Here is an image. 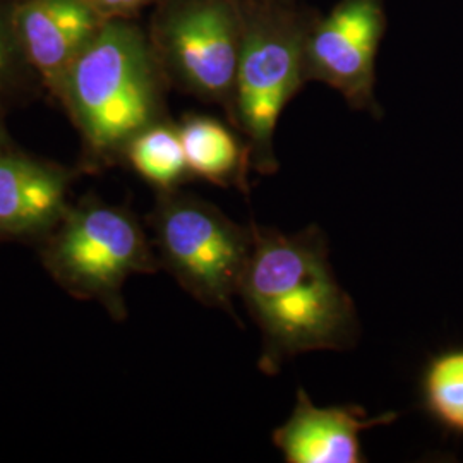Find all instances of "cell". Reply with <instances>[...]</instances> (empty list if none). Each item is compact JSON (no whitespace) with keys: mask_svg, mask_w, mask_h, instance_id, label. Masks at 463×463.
Instances as JSON below:
<instances>
[{"mask_svg":"<svg viewBox=\"0 0 463 463\" xmlns=\"http://www.w3.org/2000/svg\"><path fill=\"white\" fill-rule=\"evenodd\" d=\"M254 246L239 296L261 331L260 369L315 350H347L359 338L355 304L340 287L316 225L287 235L252 223Z\"/></svg>","mask_w":463,"mask_h":463,"instance_id":"1","label":"cell"},{"mask_svg":"<svg viewBox=\"0 0 463 463\" xmlns=\"http://www.w3.org/2000/svg\"><path fill=\"white\" fill-rule=\"evenodd\" d=\"M62 93L90 146L107 153L129 145L158 110L153 66L131 26H103L67 71Z\"/></svg>","mask_w":463,"mask_h":463,"instance_id":"2","label":"cell"},{"mask_svg":"<svg viewBox=\"0 0 463 463\" xmlns=\"http://www.w3.org/2000/svg\"><path fill=\"white\" fill-rule=\"evenodd\" d=\"M42 260L69 294L99 300L117 317H124V283L160 266L137 218L99 201L69 206L45 235Z\"/></svg>","mask_w":463,"mask_h":463,"instance_id":"3","label":"cell"},{"mask_svg":"<svg viewBox=\"0 0 463 463\" xmlns=\"http://www.w3.org/2000/svg\"><path fill=\"white\" fill-rule=\"evenodd\" d=\"M160 265L201 304L233 311V296L254 246V229L239 225L215 204L174 191L158 193L149 215Z\"/></svg>","mask_w":463,"mask_h":463,"instance_id":"4","label":"cell"},{"mask_svg":"<svg viewBox=\"0 0 463 463\" xmlns=\"http://www.w3.org/2000/svg\"><path fill=\"white\" fill-rule=\"evenodd\" d=\"M300 84V50L292 40L254 34L241 50L235 76L241 122L254 145L260 172L277 168L271 141L287 101Z\"/></svg>","mask_w":463,"mask_h":463,"instance_id":"5","label":"cell"},{"mask_svg":"<svg viewBox=\"0 0 463 463\" xmlns=\"http://www.w3.org/2000/svg\"><path fill=\"white\" fill-rule=\"evenodd\" d=\"M395 419V412L367 417L357 405L316 407L298 388L292 414L273 430V445L287 463H363L361 432L388 426Z\"/></svg>","mask_w":463,"mask_h":463,"instance_id":"6","label":"cell"},{"mask_svg":"<svg viewBox=\"0 0 463 463\" xmlns=\"http://www.w3.org/2000/svg\"><path fill=\"white\" fill-rule=\"evenodd\" d=\"M168 42L184 80L206 97H225L235 86L239 55L229 13L218 4L183 11L168 26Z\"/></svg>","mask_w":463,"mask_h":463,"instance_id":"7","label":"cell"},{"mask_svg":"<svg viewBox=\"0 0 463 463\" xmlns=\"http://www.w3.org/2000/svg\"><path fill=\"white\" fill-rule=\"evenodd\" d=\"M381 13L376 0H348L317 30L311 57L323 78L347 97L364 99L380 38Z\"/></svg>","mask_w":463,"mask_h":463,"instance_id":"8","label":"cell"},{"mask_svg":"<svg viewBox=\"0 0 463 463\" xmlns=\"http://www.w3.org/2000/svg\"><path fill=\"white\" fill-rule=\"evenodd\" d=\"M66 172L0 153V241L45 237L69 210Z\"/></svg>","mask_w":463,"mask_h":463,"instance_id":"9","label":"cell"},{"mask_svg":"<svg viewBox=\"0 0 463 463\" xmlns=\"http://www.w3.org/2000/svg\"><path fill=\"white\" fill-rule=\"evenodd\" d=\"M97 26L93 9L83 0H33L17 13V30L30 61L59 93L69 67L99 32Z\"/></svg>","mask_w":463,"mask_h":463,"instance_id":"10","label":"cell"},{"mask_svg":"<svg viewBox=\"0 0 463 463\" xmlns=\"http://www.w3.org/2000/svg\"><path fill=\"white\" fill-rule=\"evenodd\" d=\"M179 134L191 174L216 185H237L242 194H249L244 153L225 126L196 117L189 118Z\"/></svg>","mask_w":463,"mask_h":463,"instance_id":"11","label":"cell"},{"mask_svg":"<svg viewBox=\"0 0 463 463\" xmlns=\"http://www.w3.org/2000/svg\"><path fill=\"white\" fill-rule=\"evenodd\" d=\"M134 170L160 193L174 191L189 172L179 131L166 126H149L128 145Z\"/></svg>","mask_w":463,"mask_h":463,"instance_id":"12","label":"cell"},{"mask_svg":"<svg viewBox=\"0 0 463 463\" xmlns=\"http://www.w3.org/2000/svg\"><path fill=\"white\" fill-rule=\"evenodd\" d=\"M422 402L445 430L463 434V348L432 357L422 374Z\"/></svg>","mask_w":463,"mask_h":463,"instance_id":"13","label":"cell"},{"mask_svg":"<svg viewBox=\"0 0 463 463\" xmlns=\"http://www.w3.org/2000/svg\"><path fill=\"white\" fill-rule=\"evenodd\" d=\"M9 36L7 32L0 21V86L7 83V80L11 78L13 74V62H14V57H13V47L9 43Z\"/></svg>","mask_w":463,"mask_h":463,"instance_id":"14","label":"cell"},{"mask_svg":"<svg viewBox=\"0 0 463 463\" xmlns=\"http://www.w3.org/2000/svg\"><path fill=\"white\" fill-rule=\"evenodd\" d=\"M99 2L105 4V5H109V7L120 9V7H131V5H136V4L141 2V0H99Z\"/></svg>","mask_w":463,"mask_h":463,"instance_id":"15","label":"cell"}]
</instances>
